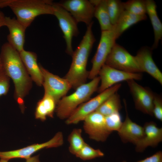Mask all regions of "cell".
Listing matches in <instances>:
<instances>
[{"instance_id": "d6986e66", "label": "cell", "mask_w": 162, "mask_h": 162, "mask_svg": "<svg viewBox=\"0 0 162 162\" xmlns=\"http://www.w3.org/2000/svg\"><path fill=\"white\" fill-rule=\"evenodd\" d=\"M19 53L21 60L32 81L38 86H42L43 78L39 65L37 63L36 54L24 50Z\"/></svg>"}, {"instance_id": "d6a6232c", "label": "cell", "mask_w": 162, "mask_h": 162, "mask_svg": "<svg viewBox=\"0 0 162 162\" xmlns=\"http://www.w3.org/2000/svg\"><path fill=\"white\" fill-rule=\"evenodd\" d=\"M5 17L4 13L0 11V28L5 26Z\"/></svg>"}, {"instance_id": "4dcf8cb0", "label": "cell", "mask_w": 162, "mask_h": 162, "mask_svg": "<svg viewBox=\"0 0 162 162\" xmlns=\"http://www.w3.org/2000/svg\"><path fill=\"white\" fill-rule=\"evenodd\" d=\"M2 68L0 69V97L8 93L10 87V79Z\"/></svg>"}, {"instance_id": "6da1fadb", "label": "cell", "mask_w": 162, "mask_h": 162, "mask_svg": "<svg viewBox=\"0 0 162 162\" xmlns=\"http://www.w3.org/2000/svg\"><path fill=\"white\" fill-rule=\"evenodd\" d=\"M0 59L3 69L14 83V98L23 110L24 99L32 87V81L19 52L8 42L2 46Z\"/></svg>"}, {"instance_id": "d4e9b609", "label": "cell", "mask_w": 162, "mask_h": 162, "mask_svg": "<svg viewBox=\"0 0 162 162\" xmlns=\"http://www.w3.org/2000/svg\"><path fill=\"white\" fill-rule=\"evenodd\" d=\"M82 130L80 128H75L68 136L69 150L73 154L76 155L86 143L82 137Z\"/></svg>"}, {"instance_id": "8992f818", "label": "cell", "mask_w": 162, "mask_h": 162, "mask_svg": "<svg viewBox=\"0 0 162 162\" xmlns=\"http://www.w3.org/2000/svg\"><path fill=\"white\" fill-rule=\"evenodd\" d=\"M53 14L58 20L59 26L63 34L66 44V53L71 56L74 52L72 40L74 37L79 34L77 22L70 14L59 3L53 5Z\"/></svg>"}, {"instance_id": "603a6c76", "label": "cell", "mask_w": 162, "mask_h": 162, "mask_svg": "<svg viewBox=\"0 0 162 162\" xmlns=\"http://www.w3.org/2000/svg\"><path fill=\"white\" fill-rule=\"evenodd\" d=\"M56 105L57 103L53 98L44 94L37 103L35 112V118L44 121L47 117L53 118Z\"/></svg>"}, {"instance_id": "d590c367", "label": "cell", "mask_w": 162, "mask_h": 162, "mask_svg": "<svg viewBox=\"0 0 162 162\" xmlns=\"http://www.w3.org/2000/svg\"><path fill=\"white\" fill-rule=\"evenodd\" d=\"M2 64H1V62L0 59V69H2Z\"/></svg>"}, {"instance_id": "52a82bcc", "label": "cell", "mask_w": 162, "mask_h": 162, "mask_svg": "<svg viewBox=\"0 0 162 162\" xmlns=\"http://www.w3.org/2000/svg\"><path fill=\"white\" fill-rule=\"evenodd\" d=\"M105 64L116 69L133 73H141L135 56L116 43L108 56Z\"/></svg>"}, {"instance_id": "484cf974", "label": "cell", "mask_w": 162, "mask_h": 162, "mask_svg": "<svg viewBox=\"0 0 162 162\" xmlns=\"http://www.w3.org/2000/svg\"><path fill=\"white\" fill-rule=\"evenodd\" d=\"M106 2L110 20L114 26L125 10L123 2L119 0H106Z\"/></svg>"}, {"instance_id": "277c9868", "label": "cell", "mask_w": 162, "mask_h": 162, "mask_svg": "<svg viewBox=\"0 0 162 162\" xmlns=\"http://www.w3.org/2000/svg\"><path fill=\"white\" fill-rule=\"evenodd\" d=\"M100 81L97 76L90 82L77 88L71 94L62 98L57 103L55 111L60 119H67L81 104L89 100L91 96L97 91Z\"/></svg>"}, {"instance_id": "9c48e42d", "label": "cell", "mask_w": 162, "mask_h": 162, "mask_svg": "<svg viewBox=\"0 0 162 162\" xmlns=\"http://www.w3.org/2000/svg\"><path fill=\"white\" fill-rule=\"evenodd\" d=\"M43 78V86L44 94L49 95L55 100L57 104L58 101L72 88L68 81L65 78H62L54 75L39 64Z\"/></svg>"}, {"instance_id": "5bb4252c", "label": "cell", "mask_w": 162, "mask_h": 162, "mask_svg": "<svg viewBox=\"0 0 162 162\" xmlns=\"http://www.w3.org/2000/svg\"><path fill=\"white\" fill-rule=\"evenodd\" d=\"M59 3L70 14L77 23L83 22L88 26L93 22L94 8L90 0H66Z\"/></svg>"}, {"instance_id": "8fae6325", "label": "cell", "mask_w": 162, "mask_h": 162, "mask_svg": "<svg viewBox=\"0 0 162 162\" xmlns=\"http://www.w3.org/2000/svg\"><path fill=\"white\" fill-rule=\"evenodd\" d=\"M83 121L84 130L91 139L104 142L112 133L107 126L105 116L96 111L89 114Z\"/></svg>"}, {"instance_id": "9a60e30c", "label": "cell", "mask_w": 162, "mask_h": 162, "mask_svg": "<svg viewBox=\"0 0 162 162\" xmlns=\"http://www.w3.org/2000/svg\"><path fill=\"white\" fill-rule=\"evenodd\" d=\"M124 103L126 112L125 118L117 132L122 142H130L135 145L143 137L144 129L143 127L133 122L130 119L125 100H124Z\"/></svg>"}, {"instance_id": "cb8c5ba5", "label": "cell", "mask_w": 162, "mask_h": 162, "mask_svg": "<svg viewBox=\"0 0 162 162\" xmlns=\"http://www.w3.org/2000/svg\"><path fill=\"white\" fill-rule=\"evenodd\" d=\"M122 107L120 95L117 92L106 100L96 111L106 116L119 112Z\"/></svg>"}, {"instance_id": "f546056e", "label": "cell", "mask_w": 162, "mask_h": 162, "mask_svg": "<svg viewBox=\"0 0 162 162\" xmlns=\"http://www.w3.org/2000/svg\"><path fill=\"white\" fill-rule=\"evenodd\" d=\"M153 116L162 121V98L161 95L154 93L152 110Z\"/></svg>"}, {"instance_id": "4316f807", "label": "cell", "mask_w": 162, "mask_h": 162, "mask_svg": "<svg viewBox=\"0 0 162 162\" xmlns=\"http://www.w3.org/2000/svg\"><path fill=\"white\" fill-rule=\"evenodd\" d=\"M125 10L133 14L144 16L147 14L146 0H129L123 2Z\"/></svg>"}, {"instance_id": "f1b7e54d", "label": "cell", "mask_w": 162, "mask_h": 162, "mask_svg": "<svg viewBox=\"0 0 162 162\" xmlns=\"http://www.w3.org/2000/svg\"><path fill=\"white\" fill-rule=\"evenodd\" d=\"M105 119L107 128L112 132L115 131H118L122 123L119 112L105 116Z\"/></svg>"}, {"instance_id": "7402d4cb", "label": "cell", "mask_w": 162, "mask_h": 162, "mask_svg": "<svg viewBox=\"0 0 162 162\" xmlns=\"http://www.w3.org/2000/svg\"><path fill=\"white\" fill-rule=\"evenodd\" d=\"M94 6V17L99 23L101 31L112 30L111 23L107 10L106 0H91Z\"/></svg>"}, {"instance_id": "44dd1931", "label": "cell", "mask_w": 162, "mask_h": 162, "mask_svg": "<svg viewBox=\"0 0 162 162\" xmlns=\"http://www.w3.org/2000/svg\"><path fill=\"white\" fill-rule=\"evenodd\" d=\"M146 15H136L125 10L116 23L113 26V29L116 39L127 29L134 24L147 19Z\"/></svg>"}, {"instance_id": "83f0119b", "label": "cell", "mask_w": 162, "mask_h": 162, "mask_svg": "<svg viewBox=\"0 0 162 162\" xmlns=\"http://www.w3.org/2000/svg\"><path fill=\"white\" fill-rule=\"evenodd\" d=\"M83 160H89L104 156V153L99 149H95L86 143L75 155Z\"/></svg>"}, {"instance_id": "ac0fdd59", "label": "cell", "mask_w": 162, "mask_h": 162, "mask_svg": "<svg viewBox=\"0 0 162 162\" xmlns=\"http://www.w3.org/2000/svg\"><path fill=\"white\" fill-rule=\"evenodd\" d=\"M5 22L9 32L8 42L20 53L24 50L26 29L15 18L5 16Z\"/></svg>"}, {"instance_id": "836d02e7", "label": "cell", "mask_w": 162, "mask_h": 162, "mask_svg": "<svg viewBox=\"0 0 162 162\" xmlns=\"http://www.w3.org/2000/svg\"><path fill=\"white\" fill-rule=\"evenodd\" d=\"M26 160V162H40L38 155L31 157Z\"/></svg>"}, {"instance_id": "ffe728a7", "label": "cell", "mask_w": 162, "mask_h": 162, "mask_svg": "<svg viewBox=\"0 0 162 162\" xmlns=\"http://www.w3.org/2000/svg\"><path fill=\"white\" fill-rule=\"evenodd\" d=\"M147 14L149 16L152 25L154 35V44L151 48H156L162 38V24L159 19L156 10L157 5L153 0H146Z\"/></svg>"}, {"instance_id": "e575fe53", "label": "cell", "mask_w": 162, "mask_h": 162, "mask_svg": "<svg viewBox=\"0 0 162 162\" xmlns=\"http://www.w3.org/2000/svg\"><path fill=\"white\" fill-rule=\"evenodd\" d=\"M9 160L7 159H1L0 160V162H8Z\"/></svg>"}, {"instance_id": "7c38bea8", "label": "cell", "mask_w": 162, "mask_h": 162, "mask_svg": "<svg viewBox=\"0 0 162 162\" xmlns=\"http://www.w3.org/2000/svg\"><path fill=\"white\" fill-rule=\"evenodd\" d=\"M133 99L135 108L143 112L153 116L154 93L148 88L137 83L135 80L126 81Z\"/></svg>"}, {"instance_id": "30bf717a", "label": "cell", "mask_w": 162, "mask_h": 162, "mask_svg": "<svg viewBox=\"0 0 162 162\" xmlns=\"http://www.w3.org/2000/svg\"><path fill=\"white\" fill-rule=\"evenodd\" d=\"M100 81L97 91L100 93L114 85L123 81L131 80H140L142 75L141 73H133L118 70L105 64L100 70L98 75Z\"/></svg>"}, {"instance_id": "1f68e13d", "label": "cell", "mask_w": 162, "mask_h": 162, "mask_svg": "<svg viewBox=\"0 0 162 162\" xmlns=\"http://www.w3.org/2000/svg\"><path fill=\"white\" fill-rule=\"evenodd\" d=\"M136 162H162V152L158 151L152 156Z\"/></svg>"}, {"instance_id": "8d00e7d4", "label": "cell", "mask_w": 162, "mask_h": 162, "mask_svg": "<svg viewBox=\"0 0 162 162\" xmlns=\"http://www.w3.org/2000/svg\"><path fill=\"white\" fill-rule=\"evenodd\" d=\"M122 162H127L126 161H123Z\"/></svg>"}, {"instance_id": "5b68a950", "label": "cell", "mask_w": 162, "mask_h": 162, "mask_svg": "<svg viewBox=\"0 0 162 162\" xmlns=\"http://www.w3.org/2000/svg\"><path fill=\"white\" fill-rule=\"evenodd\" d=\"M121 86L118 83L105 90L94 98L79 105L66 119L67 124H76L83 121L91 113L96 111L108 98L117 92Z\"/></svg>"}, {"instance_id": "ba28073f", "label": "cell", "mask_w": 162, "mask_h": 162, "mask_svg": "<svg viewBox=\"0 0 162 162\" xmlns=\"http://www.w3.org/2000/svg\"><path fill=\"white\" fill-rule=\"evenodd\" d=\"M116 39L113 28L110 30L101 31L96 52L92 60V66L89 71L88 78L92 80L98 76Z\"/></svg>"}, {"instance_id": "7a4b0ae2", "label": "cell", "mask_w": 162, "mask_h": 162, "mask_svg": "<svg viewBox=\"0 0 162 162\" xmlns=\"http://www.w3.org/2000/svg\"><path fill=\"white\" fill-rule=\"evenodd\" d=\"M93 22L87 26L83 38L71 56L72 62L67 73L64 77L71 85L72 88L76 89L80 86L86 83L89 71L86 67L89 55L96 41L92 27Z\"/></svg>"}, {"instance_id": "3957f363", "label": "cell", "mask_w": 162, "mask_h": 162, "mask_svg": "<svg viewBox=\"0 0 162 162\" xmlns=\"http://www.w3.org/2000/svg\"><path fill=\"white\" fill-rule=\"evenodd\" d=\"M53 4L50 0H0V8L9 7L26 29L37 16L53 15Z\"/></svg>"}, {"instance_id": "4fadbf2b", "label": "cell", "mask_w": 162, "mask_h": 162, "mask_svg": "<svg viewBox=\"0 0 162 162\" xmlns=\"http://www.w3.org/2000/svg\"><path fill=\"white\" fill-rule=\"evenodd\" d=\"M63 136L61 132H57L49 141L41 144H35L20 149L6 152H0V158L9 160L15 158L26 159L36 152L44 148L57 147L63 144Z\"/></svg>"}, {"instance_id": "e0dca14e", "label": "cell", "mask_w": 162, "mask_h": 162, "mask_svg": "<svg viewBox=\"0 0 162 162\" xmlns=\"http://www.w3.org/2000/svg\"><path fill=\"white\" fill-rule=\"evenodd\" d=\"M144 135L135 145L137 152H143L148 147H155L162 141V128H158L154 122H146L143 127Z\"/></svg>"}, {"instance_id": "2e32d148", "label": "cell", "mask_w": 162, "mask_h": 162, "mask_svg": "<svg viewBox=\"0 0 162 162\" xmlns=\"http://www.w3.org/2000/svg\"><path fill=\"white\" fill-rule=\"evenodd\" d=\"M152 50L149 47H142L134 56L141 72L147 73L162 85V73L153 59Z\"/></svg>"}]
</instances>
